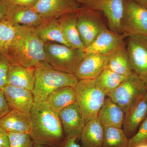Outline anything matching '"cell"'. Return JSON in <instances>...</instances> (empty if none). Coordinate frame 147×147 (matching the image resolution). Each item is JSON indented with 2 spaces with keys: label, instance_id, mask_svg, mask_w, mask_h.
Here are the masks:
<instances>
[{
  "label": "cell",
  "instance_id": "cell-1",
  "mask_svg": "<svg viewBox=\"0 0 147 147\" xmlns=\"http://www.w3.org/2000/svg\"><path fill=\"white\" fill-rule=\"evenodd\" d=\"M30 134L35 144L60 147L65 135L58 113L46 100L34 102L29 116Z\"/></svg>",
  "mask_w": 147,
  "mask_h": 147
},
{
  "label": "cell",
  "instance_id": "cell-2",
  "mask_svg": "<svg viewBox=\"0 0 147 147\" xmlns=\"http://www.w3.org/2000/svg\"><path fill=\"white\" fill-rule=\"evenodd\" d=\"M5 55L11 63L33 68L45 61L44 43L34 28L17 26L15 36Z\"/></svg>",
  "mask_w": 147,
  "mask_h": 147
},
{
  "label": "cell",
  "instance_id": "cell-3",
  "mask_svg": "<svg viewBox=\"0 0 147 147\" xmlns=\"http://www.w3.org/2000/svg\"><path fill=\"white\" fill-rule=\"evenodd\" d=\"M33 69L34 85L32 92L34 102L46 100L51 93L59 88H74L79 81L74 74L56 70L46 61L39 63Z\"/></svg>",
  "mask_w": 147,
  "mask_h": 147
},
{
  "label": "cell",
  "instance_id": "cell-4",
  "mask_svg": "<svg viewBox=\"0 0 147 147\" xmlns=\"http://www.w3.org/2000/svg\"><path fill=\"white\" fill-rule=\"evenodd\" d=\"M45 61L56 70L74 74L86 55L84 50L54 42L44 44Z\"/></svg>",
  "mask_w": 147,
  "mask_h": 147
},
{
  "label": "cell",
  "instance_id": "cell-5",
  "mask_svg": "<svg viewBox=\"0 0 147 147\" xmlns=\"http://www.w3.org/2000/svg\"><path fill=\"white\" fill-rule=\"evenodd\" d=\"M74 89L76 102L86 123L97 117L107 95L97 86L94 79L79 80Z\"/></svg>",
  "mask_w": 147,
  "mask_h": 147
},
{
  "label": "cell",
  "instance_id": "cell-6",
  "mask_svg": "<svg viewBox=\"0 0 147 147\" xmlns=\"http://www.w3.org/2000/svg\"><path fill=\"white\" fill-rule=\"evenodd\" d=\"M147 92V79L133 72L108 95L124 113Z\"/></svg>",
  "mask_w": 147,
  "mask_h": 147
},
{
  "label": "cell",
  "instance_id": "cell-7",
  "mask_svg": "<svg viewBox=\"0 0 147 147\" xmlns=\"http://www.w3.org/2000/svg\"><path fill=\"white\" fill-rule=\"evenodd\" d=\"M121 31L127 37L136 35L147 36V9L131 0H123Z\"/></svg>",
  "mask_w": 147,
  "mask_h": 147
},
{
  "label": "cell",
  "instance_id": "cell-8",
  "mask_svg": "<svg viewBox=\"0 0 147 147\" xmlns=\"http://www.w3.org/2000/svg\"><path fill=\"white\" fill-rule=\"evenodd\" d=\"M101 13L81 6L78 11L77 26L85 48L94 41L99 34L107 28Z\"/></svg>",
  "mask_w": 147,
  "mask_h": 147
},
{
  "label": "cell",
  "instance_id": "cell-9",
  "mask_svg": "<svg viewBox=\"0 0 147 147\" xmlns=\"http://www.w3.org/2000/svg\"><path fill=\"white\" fill-rule=\"evenodd\" d=\"M79 4L82 6L101 13L107 20L108 28L121 34L123 0H80Z\"/></svg>",
  "mask_w": 147,
  "mask_h": 147
},
{
  "label": "cell",
  "instance_id": "cell-10",
  "mask_svg": "<svg viewBox=\"0 0 147 147\" xmlns=\"http://www.w3.org/2000/svg\"><path fill=\"white\" fill-rule=\"evenodd\" d=\"M126 47L133 72L147 79V36L127 37Z\"/></svg>",
  "mask_w": 147,
  "mask_h": 147
},
{
  "label": "cell",
  "instance_id": "cell-11",
  "mask_svg": "<svg viewBox=\"0 0 147 147\" xmlns=\"http://www.w3.org/2000/svg\"><path fill=\"white\" fill-rule=\"evenodd\" d=\"M127 37L125 35L117 33L107 28L88 47L85 48L84 51L86 54L96 53L108 57L126 44Z\"/></svg>",
  "mask_w": 147,
  "mask_h": 147
},
{
  "label": "cell",
  "instance_id": "cell-12",
  "mask_svg": "<svg viewBox=\"0 0 147 147\" xmlns=\"http://www.w3.org/2000/svg\"><path fill=\"white\" fill-rule=\"evenodd\" d=\"M81 5L73 0H38L33 8L45 21L58 19L77 11Z\"/></svg>",
  "mask_w": 147,
  "mask_h": 147
},
{
  "label": "cell",
  "instance_id": "cell-13",
  "mask_svg": "<svg viewBox=\"0 0 147 147\" xmlns=\"http://www.w3.org/2000/svg\"><path fill=\"white\" fill-rule=\"evenodd\" d=\"M58 115L65 137H80L86 123L77 102L63 108Z\"/></svg>",
  "mask_w": 147,
  "mask_h": 147
},
{
  "label": "cell",
  "instance_id": "cell-14",
  "mask_svg": "<svg viewBox=\"0 0 147 147\" xmlns=\"http://www.w3.org/2000/svg\"><path fill=\"white\" fill-rule=\"evenodd\" d=\"M2 90L11 110H16L28 117L34 102L32 92L8 85Z\"/></svg>",
  "mask_w": 147,
  "mask_h": 147
},
{
  "label": "cell",
  "instance_id": "cell-15",
  "mask_svg": "<svg viewBox=\"0 0 147 147\" xmlns=\"http://www.w3.org/2000/svg\"><path fill=\"white\" fill-rule=\"evenodd\" d=\"M147 117V92L125 113L123 129L130 139L137 132L139 126Z\"/></svg>",
  "mask_w": 147,
  "mask_h": 147
},
{
  "label": "cell",
  "instance_id": "cell-16",
  "mask_svg": "<svg viewBox=\"0 0 147 147\" xmlns=\"http://www.w3.org/2000/svg\"><path fill=\"white\" fill-rule=\"evenodd\" d=\"M45 21L33 7L9 4L7 21L15 26L35 28Z\"/></svg>",
  "mask_w": 147,
  "mask_h": 147
},
{
  "label": "cell",
  "instance_id": "cell-17",
  "mask_svg": "<svg viewBox=\"0 0 147 147\" xmlns=\"http://www.w3.org/2000/svg\"><path fill=\"white\" fill-rule=\"evenodd\" d=\"M108 59L100 54H86L74 74L79 80L96 79L106 68Z\"/></svg>",
  "mask_w": 147,
  "mask_h": 147
},
{
  "label": "cell",
  "instance_id": "cell-18",
  "mask_svg": "<svg viewBox=\"0 0 147 147\" xmlns=\"http://www.w3.org/2000/svg\"><path fill=\"white\" fill-rule=\"evenodd\" d=\"M124 117L123 110L108 97L105 98L97 116L104 128L106 127L122 128Z\"/></svg>",
  "mask_w": 147,
  "mask_h": 147
},
{
  "label": "cell",
  "instance_id": "cell-19",
  "mask_svg": "<svg viewBox=\"0 0 147 147\" xmlns=\"http://www.w3.org/2000/svg\"><path fill=\"white\" fill-rule=\"evenodd\" d=\"M78 11L67 13L58 18L66 41L72 48L85 50L77 26Z\"/></svg>",
  "mask_w": 147,
  "mask_h": 147
},
{
  "label": "cell",
  "instance_id": "cell-20",
  "mask_svg": "<svg viewBox=\"0 0 147 147\" xmlns=\"http://www.w3.org/2000/svg\"><path fill=\"white\" fill-rule=\"evenodd\" d=\"M7 85L32 92L34 85L33 68H26L11 63L7 76Z\"/></svg>",
  "mask_w": 147,
  "mask_h": 147
},
{
  "label": "cell",
  "instance_id": "cell-21",
  "mask_svg": "<svg viewBox=\"0 0 147 147\" xmlns=\"http://www.w3.org/2000/svg\"><path fill=\"white\" fill-rule=\"evenodd\" d=\"M0 127L7 132L30 134V122L29 116L11 110L0 119Z\"/></svg>",
  "mask_w": 147,
  "mask_h": 147
},
{
  "label": "cell",
  "instance_id": "cell-22",
  "mask_svg": "<svg viewBox=\"0 0 147 147\" xmlns=\"http://www.w3.org/2000/svg\"><path fill=\"white\" fill-rule=\"evenodd\" d=\"M104 128L97 117L85 124L80 137L83 147H102Z\"/></svg>",
  "mask_w": 147,
  "mask_h": 147
},
{
  "label": "cell",
  "instance_id": "cell-23",
  "mask_svg": "<svg viewBox=\"0 0 147 147\" xmlns=\"http://www.w3.org/2000/svg\"><path fill=\"white\" fill-rule=\"evenodd\" d=\"M34 28L36 34L44 44L47 42H57L69 47L64 37L58 19L44 21Z\"/></svg>",
  "mask_w": 147,
  "mask_h": 147
},
{
  "label": "cell",
  "instance_id": "cell-24",
  "mask_svg": "<svg viewBox=\"0 0 147 147\" xmlns=\"http://www.w3.org/2000/svg\"><path fill=\"white\" fill-rule=\"evenodd\" d=\"M106 68L125 76H129L134 72L127 51L126 44L108 56Z\"/></svg>",
  "mask_w": 147,
  "mask_h": 147
},
{
  "label": "cell",
  "instance_id": "cell-25",
  "mask_svg": "<svg viewBox=\"0 0 147 147\" xmlns=\"http://www.w3.org/2000/svg\"><path fill=\"white\" fill-rule=\"evenodd\" d=\"M45 100L51 108L58 113L63 108L76 102V93L74 88L62 87L51 93Z\"/></svg>",
  "mask_w": 147,
  "mask_h": 147
},
{
  "label": "cell",
  "instance_id": "cell-26",
  "mask_svg": "<svg viewBox=\"0 0 147 147\" xmlns=\"http://www.w3.org/2000/svg\"><path fill=\"white\" fill-rule=\"evenodd\" d=\"M127 76L120 75L105 68L94 80L97 86L108 96Z\"/></svg>",
  "mask_w": 147,
  "mask_h": 147
},
{
  "label": "cell",
  "instance_id": "cell-27",
  "mask_svg": "<svg viewBox=\"0 0 147 147\" xmlns=\"http://www.w3.org/2000/svg\"><path fill=\"white\" fill-rule=\"evenodd\" d=\"M129 140L122 128L105 127L102 147H128Z\"/></svg>",
  "mask_w": 147,
  "mask_h": 147
},
{
  "label": "cell",
  "instance_id": "cell-28",
  "mask_svg": "<svg viewBox=\"0 0 147 147\" xmlns=\"http://www.w3.org/2000/svg\"><path fill=\"white\" fill-rule=\"evenodd\" d=\"M16 26L7 21L0 23V53L5 55L15 36Z\"/></svg>",
  "mask_w": 147,
  "mask_h": 147
},
{
  "label": "cell",
  "instance_id": "cell-29",
  "mask_svg": "<svg viewBox=\"0 0 147 147\" xmlns=\"http://www.w3.org/2000/svg\"><path fill=\"white\" fill-rule=\"evenodd\" d=\"M7 133L9 147H33L34 142L28 133Z\"/></svg>",
  "mask_w": 147,
  "mask_h": 147
},
{
  "label": "cell",
  "instance_id": "cell-30",
  "mask_svg": "<svg viewBox=\"0 0 147 147\" xmlns=\"http://www.w3.org/2000/svg\"><path fill=\"white\" fill-rule=\"evenodd\" d=\"M147 142V117L142 122L134 136L129 140L128 147H134Z\"/></svg>",
  "mask_w": 147,
  "mask_h": 147
},
{
  "label": "cell",
  "instance_id": "cell-31",
  "mask_svg": "<svg viewBox=\"0 0 147 147\" xmlns=\"http://www.w3.org/2000/svg\"><path fill=\"white\" fill-rule=\"evenodd\" d=\"M11 62L8 58L0 53V89L7 85V76Z\"/></svg>",
  "mask_w": 147,
  "mask_h": 147
},
{
  "label": "cell",
  "instance_id": "cell-32",
  "mask_svg": "<svg viewBox=\"0 0 147 147\" xmlns=\"http://www.w3.org/2000/svg\"><path fill=\"white\" fill-rule=\"evenodd\" d=\"M10 110L4 94L2 90L0 89V119L6 115Z\"/></svg>",
  "mask_w": 147,
  "mask_h": 147
},
{
  "label": "cell",
  "instance_id": "cell-33",
  "mask_svg": "<svg viewBox=\"0 0 147 147\" xmlns=\"http://www.w3.org/2000/svg\"><path fill=\"white\" fill-rule=\"evenodd\" d=\"M9 3L7 0H0V23L7 21Z\"/></svg>",
  "mask_w": 147,
  "mask_h": 147
},
{
  "label": "cell",
  "instance_id": "cell-34",
  "mask_svg": "<svg viewBox=\"0 0 147 147\" xmlns=\"http://www.w3.org/2000/svg\"><path fill=\"white\" fill-rule=\"evenodd\" d=\"M7 1L10 5L33 7L38 0H7Z\"/></svg>",
  "mask_w": 147,
  "mask_h": 147
},
{
  "label": "cell",
  "instance_id": "cell-35",
  "mask_svg": "<svg viewBox=\"0 0 147 147\" xmlns=\"http://www.w3.org/2000/svg\"><path fill=\"white\" fill-rule=\"evenodd\" d=\"M77 138L65 137L60 147H82L76 143Z\"/></svg>",
  "mask_w": 147,
  "mask_h": 147
},
{
  "label": "cell",
  "instance_id": "cell-36",
  "mask_svg": "<svg viewBox=\"0 0 147 147\" xmlns=\"http://www.w3.org/2000/svg\"><path fill=\"white\" fill-rule=\"evenodd\" d=\"M0 145L4 147H9V141L7 133L0 127Z\"/></svg>",
  "mask_w": 147,
  "mask_h": 147
},
{
  "label": "cell",
  "instance_id": "cell-37",
  "mask_svg": "<svg viewBox=\"0 0 147 147\" xmlns=\"http://www.w3.org/2000/svg\"><path fill=\"white\" fill-rule=\"evenodd\" d=\"M131 1L136 4L147 9V0H131Z\"/></svg>",
  "mask_w": 147,
  "mask_h": 147
},
{
  "label": "cell",
  "instance_id": "cell-38",
  "mask_svg": "<svg viewBox=\"0 0 147 147\" xmlns=\"http://www.w3.org/2000/svg\"><path fill=\"white\" fill-rule=\"evenodd\" d=\"M33 147H60L55 146H49V145L40 144H35Z\"/></svg>",
  "mask_w": 147,
  "mask_h": 147
},
{
  "label": "cell",
  "instance_id": "cell-39",
  "mask_svg": "<svg viewBox=\"0 0 147 147\" xmlns=\"http://www.w3.org/2000/svg\"><path fill=\"white\" fill-rule=\"evenodd\" d=\"M134 147H147V142L141 144L137 145V146Z\"/></svg>",
  "mask_w": 147,
  "mask_h": 147
},
{
  "label": "cell",
  "instance_id": "cell-40",
  "mask_svg": "<svg viewBox=\"0 0 147 147\" xmlns=\"http://www.w3.org/2000/svg\"><path fill=\"white\" fill-rule=\"evenodd\" d=\"M73 1H76V2L79 3V2H80V0H73Z\"/></svg>",
  "mask_w": 147,
  "mask_h": 147
},
{
  "label": "cell",
  "instance_id": "cell-41",
  "mask_svg": "<svg viewBox=\"0 0 147 147\" xmlns=\"http://www.w3.org/2000/svg\"><path fill=\"white\" fill-rule=\"evenodd\" d=\"M0 147H4L3 146H1V145H0Z\"/></svg>",
  "mask_w": 147,
  "mask_h": 147
}]
</instances>
